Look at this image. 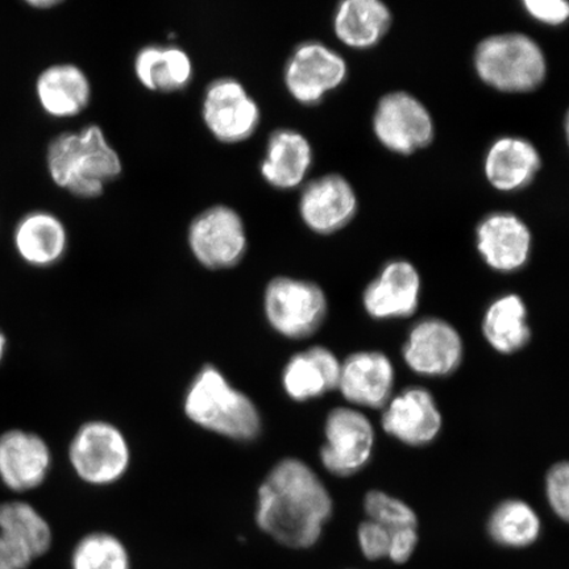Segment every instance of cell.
Instances as JSON below:
<instances>
[{
    "label": "cell",
    "mask_w": 569,
    "mask_h": 569,
    "mask_svg": "<svg viewBox=\"0 0 569 569\" xmlns=\"http://www.w3.org/2000/svg\"><path fill=\"white\" fill-rule=\"evenodd\" d=\"M332 516L329 490L306 462L288 458L273 467L258 493L256 522L290 549H310Z\"/></svg>",
    "instance_id": "cell-1"
},
{
    "label": "cell",
    "mask_w": 569,
    "mask_h": 569,
    "mask_svg": "<svg viewBox=\"0 0 569 569\" xmlns=\"http://www.w3.org/2000/svg\"><path fill=\"white\" fill-rule=\"evenodd\" d=\"M358 536L361 552L368 560L388 558L390 531L383 526L373 521L362 522Z\"/></svg>",
    "instance_id": "cell-33"
},
{
    "label": "cell",
    "mask_w": 569,
    "mask_h": 569,
    "mask_svg": "<svg viewBox=\"0 0 569 569\" xmlns=\"http://www.w3.org/2000/svg\"><path fill=\"white\" fill-rule=\"evenodd\" d=\"M51 465V450L38 433L10 430L0 436V479L16 492L40 487Z\"/></svg>",
    "instance_id": "cell-17"
},
{
    "label": "cell",
    "mask_w": 569,
    "mask_h": 569,
    "mask_svg": "<svg viewBox=\"0 0 569 569\" xmlns=\"http://www.w3.org/2000/svg\"><path fill=\"white\" fill-rule=\"evenodd\" d=\"M365 509L369 521L379 523L389 531L417 529L418 519L415 511L398 498L380 490H372L366 496Z\"/></svg>",
    "instance_id": "cell-30"
},
{
    "label": "cell",
    "mask_w": 569,
    "mask_h": 569,
    "mask_svg": "<svg viewBox=\"0 0 569 569\" xmlns=\"http://www.w3.org/2000/svg\"><path fill=\"white\" fill-rule=\"evenodd\" d=\"M546 493L553 513L567 522L569 517V466L567 461L558 462L547 473Z\"/></svg>",
    "instance_id": "cell-31"
},
{
    "label": "cell",
    "mask_w": 569,
    "mask_h": 569,
    "mask_svg": "<svg viewBox=\"0 0 569 569\" xmlns=\"http://www.w3.org/2000/svg\"><path fill=\"white\" fill-rule=\"evenodd\" d=\"M325 437L320 460L327 471L339 478L360 472L372 458L375 429L359 410H331L326 419Z\"/></svg>",
    "instance_id": "cell-8"
},
{
    "label": "cell",
    "mask_w": 569,
    "mask_h": 569,
    "mask_svg": "<svg viewBox=\"0 0 569 569\" xmlns=\"http://www.w3.org/2000/svg\"><path fill=\"white\" fill-rule=\"evenodd\" d=\"M422 281L415 266L407 260L389 261L362 295L369 317L377 320L408 318L418 309Z\"/></svg>",
    "instance_id": "cell-14"
},
{
    "label": "cell",
    "mask_w": 569,
    "mask_h": 569,
    "mask_svg": "<svg viewBox=\"0 0 569 569\" xmlns=\"http://www.w3.org/2000/svg\"><path fill=\"white\" fill-rule=\"evenodd\" d=\"M327 310L329 303L318 283L280 276L267 284V322L283 338L300 340L311 337L323 325Z\"/></svg>",
    "instance_id": "cell-5"
},
{
    "label": "cell",
    "mask_w": 569,
    "mask_h": 569,
    "mask_svg": "<svg viewBox=\"0 0 569 569\" xmlns=\"http://www.w3.org/2000/svg\"><path fill=\"white\" fill-rule=\"evenodd\" d=\"M134 74L148 90L174 92L190 83L193 62L181 48L148 46L134 59Z\"/></svg>",
    "instance_id": "cell-26"
},
{
    "label": "cell",
    "mask_w": 569,
    "mask_h": 569,
    "mask_svg": "<svg viewBox=\"0 0 569 569\" xmlns=\"http://www.w3.org/2000/svg\"><path fill=\"white\" fill-rule=\"evenodd\" d=\"M387 405L382 415V429L403 445H430L442 431V415L436 398L427 389H405Z\"/></svg>",
    "instance_id": "cell-13"
},
{
    "label": "cell",
    "mask_w": 569,
    "mask_h": 569,
    "mask_svg": "<svg viewBox=\"0 0 569 569\" xmlns=\"http://www.w3.org/2000/svg\"><path fill=\"white\" fill-rule=\"evenodd\" d=\"M47 167L57 187L82 199L102 196L106 184L116 181L123 170L118 152L96 124L53 139Z\"/></svg>",
    "instance_id": "cell-2"
},
{
    "label": "cell",
    "mask_w": 569,
    "mask_h": 569,
    "mask_svg": "<svg viewBox=\"0 0 569 569\" xmlns=\"http://www.w3.org/2000/svg\"><path fill=\"white\" fill-rule=\"evenodd\" d=\"M390 24L391 13L382 0H341L333 19L337 38L353 49L372 48Z\"/></svg>",
    "instance_id": "cell-24"
},
{
    "label": "cell",
    "mask_w": 569,
    "mask_h": 569,
    "mask_svg": "<svg viewBox=\"0 0 569 569\" xmlns=\"http://www.w3.org/2000/svg\"><path fill=\"white\" fill-rule=\"evenodd\" d=\"M358 211L351 183L338 174L312 181L302 191L300 213L312 232L330 234L343 229Z\"/></svg>",
    "instance_id": "cell-16"
},
{
    "label": "cell",
    "mask_w": 569,
    "mask_h": 569,
    "mask_svg": "<svg viewBox=\"0 0 569 569\" xmlns=\"http://www.w3.org/2000/svg\"><path fill=\"white\" fill-rule=\"evenodd\" d=\"M36 559L18 533L0 526V569H26Z\"/></svg>",
    "instance_id": "cell-32"
},
{
    "label": "cell",
    "mask_w": 569,
    "mask_h": 569,
    "mask_svg": "<svg viewBox=\"0 0 569 569\" xmlns=\"http://www.w3.org/2000/svg\"><path fill=\"white\" fill-rule=\"evenodd\" d=\"M341 362L329 348L311 347L290 358L281 381L284 393L296 402H306L338 389Z\"/></svg>",
    "instance_id": "cell-19"
},
{
    "label": "cell",
    "mask_w": 569,
    "mask_h": 569,
    "mask_svg": "<svg viewBox=\"0 0 569 569\" xmlns=\"http://www.w3.org/2000/svg\"><path fill=\"white\" fill-rule=\"evenodd\" d=\"M482 333L490 347L502 355L516 353L529 345V312L522 298L505 295L490 303L482 319Z\"/></svg>",
    "instance_id": "cell-25"
},
{
    "label": "cell",
    "mask_w": 569,
    "mask_h": 569,
    "mask_svg": "<svg viewBox=\"0 0 569 569\" xmlns=\"http://www.w3.org/2000/svg\"><path fill=\"white\" fill-rule=\"evenodd\" d=\"M376 138L391 152L411 154L433 139L429 110L408 92H390L377 106L373 118Z\"/></svg>",
    "instance_id": "cell-9"
},
{
    "label": "cell",
    "mask_w": 569,
    "mask_h": 569,
    "mask_svg": "<svg viewBox=\"0 0 569 569\" xmlns=\"http://www.w3.org/2000/svg\"><path fill=\"white\" fill-rule=\"evenodd\" d=\"M202 116L212 137L226 144L251 138L260 123L258 103L233 78H220L209 84Z\"/></svg>",
    "instance_id": "cell-10"
},
{
    "label": "cell",
    "mask_w": 569,
    "mask_h": 569,
    "mask_svg": "<svg viewBox=\"0 0 569 569\" xmlns=\"http://www.w3.org/2000/svg\"><path fill=\"white\" fill-rule=\"evenodd\" d=\"M41 109L53 118L77 117L89 106L91 87L83 70L73 63H59L42 71L36 82Z\"/></svg>",
    "instance_id": "cell-21"
},
{
    "label": "cell",
    "mask_w": 569,
    "mask_h": 569,
    "mask_svg": "<svg viewBox=\"0 0 569 569\" xmlns=\"http://www.w3.org/2000/svg\"><path fill=\"white\" fill-rule=\"evenodd\" d=\"M73 569H131L127 549L117 537L92 532L76 546L71 557Z\"/></svg>",
    "instance_id": "cell-28"
},
{
    "label": "cell",
    "mask_w": 569,
    "mask_h": 569,
    "mask_svg": "<svg viewBox=\"0 0 569 569\" xmlns=\"http://www.w3.org/2000/svg\"><path fill=\"white\" fill-rule=\"evenodd\" d=\"M3 525L30 545L36 558L51 549V528L31 505L20 501L0 505V526Z\"/></svg>",
    "instance_id": "cell-29"
},
{
    "label": "cell",
    "mask_w": 569,
    "mask_h": 569,
    "mask_svg": "<svg viewBox=\"0 0 569 569\" xmlns=\"http://www.w3.org/2000/svg\"><path fill=\"white\" fill-rule=\"evenodd\" d=\"M28 6L33 7V9L47 10L52 9V7L60 4L63 0H24Z\"/></svg>",
    "instance_id": "cell-36"
},
{
    "label": "cell",
    "mask_w": 569,
    "mask_h": 569,
    "mask_svg": "<svg viewBox=\"0 0 569 569\" xmlns=\"http://www.w3.org/2000/svg\"><path fill=\"white\" fill-rule=\"evenodd\" d=\"M540 519L529 503L505 501L493 510L488 521L490 538L508 549H525L539 538Z\"/></svg>",
    "instance_id": "cell-27"
},
{
    "label": "cell",
    "mask_w": 569,
    "mask_h": 569,
    "mask_svg": "<svg viewBox=\"0 0 569 569\" xmlns=\"http://www.w3.org/2000/svg\"><path fill=\"white\" fill-rule=\"evenodd\" d=\"M312 162L308 139L293 130H279L270 137L266 159L260 172L276 189L290 190L300 187Z\"/></svg>",
    "instance_id": "cell-22"
},
{
    "label": "cell",
    "mask_w": 569,
    "mask_h": 569,
    "mask_svg": "<svg viewBox=\"0 0 569 569\" xmlns=\"http://www.w3.org/2000/svg\"><path fill=\"white\" fill-rule=\"evenodd\" d=\"M347 78V63L320 42H305L296 49L284 68V84L302 104H317Z\"/></svg>",
    "instance_id": "cell-11"
},
{
    "label": "cell",
    "mask_w": 569,
    "mask_h": 569,
    "mask_svg": "<svg viewBox=\"0 0 569 569\" xmlns=\"http://www.w3.org/2000/svg\"><path fill=\"white\" fill-rule=\"evenodd\" d=\"M17 251L27 264L56 266L68 249V231L61 219L48 211H32L21 218L13 233Z\"/></svg>",
    "instance_id": "cell-20"
},
{
    "label": "cell",
    "mask_w": 569,
    "mask_h": 569,
    "mask_svg": "<svg viewBox=\"0 0 569 569\" xmlns=\"http://www.w3.org/2000/svg\"><path fill=\"white\" fill-rule=\"evenodd\" d=\"M183 411L201 429L237 442H252L262 430L256 403L213 366H204L190 382Z\"/></svg>",
    "instance_id": "cell-3"
},
{
    "label": "cell",
    "mask_w": 569,
    "mask_h": 569,
    "mask_svg": "<svg viewBox=\"0 0 569 569\" xmlns=\"http://www.w3.org/2000/svg\"><path fill=\"white\" fill-rule=\"evenodd\" d=\"M412 372L426 377L452 375L460 367L465 345L460 333L443 319L426 318L412 327L402 348Z\"/></svg>",
    "instance_id": "cell-12"
},
{
    "label": "cell",
    "mask_w": 569,
    "mask_h": 569,
    "mask_svg": "<svg viewBox=\"0 0 569 569\" xmlns=\"http://www.w3.org/2000/svg\"><path fill=\"white\" fill-rule=\"evenodd\" d=\"M539 169L540 156L537 148L526 139H498L487 153V180L500 191H516L528 187Z\"/></svg>",
    "instance_id": "cell-23"
},
{
    "label": "cell",
    "mask_w": 569,
    "mask_h": 569,
    "mask_svg": "<svg viewBox=\"0 0 569 569\" xmlns=\"http://www.w3.org/2000/svg\"><path fill=\"white\" fill-rule=\"evenodd\" d=\"M483 83L502 92H529L543 83L547 62L542 49L523 33L490 36L475 53Z\"/></svg>",
    "instance_id": "cell-4"
},
{
    "label": "cell",
    "mask_w": 569,
    "mask_h": 569,
    "mask_svg": "<svg viewBox=\"0 0 569 569\" xmlns=\"http://www.w3.org/2000/svg\"><path fill=\"white\" fill-rule=\"evenodd\" d=\"M393 387L395 367L381 352H356L341 362L338 390L348 402L362 408H383Z\"/></svg>",
    "instance_id": "cell-18"
},
{
    "label": "cell",
    "mask_w": 569,
    "mask_h": 569,
    "mask_svg": "<svg viewBox=\"0 0 569 569\" xmlns=\"http://www.w3.org/2000/svg\"><path fill=\"white\" fill-rule=\"evenodd\" d=\"M69 460L82 481L90 486H110L122 479L130 467V445L116 425L90 421L71 439Z\"/></svg>",
    "instance_id": "cell-6"
},
{
    "label": "cell",
    "mask_w": 569,
    "mask_h": 569,
    "mask_svg": "<svg viewBox=\"0 0 569 569\" xmlns=\"http://www.w3.org/2000/svg\"><path fill=\"white\" fill-rule=\"evenodd\" d=\"M476 243L489 268L513 273L528 264L532 238L529 227L515 213L495 212L479 224Z\"/></svg>",
    "instance_id": "cell-15"
},
{
    "label": "cell",
    "mask_w": 569,
    "mask_h": 569,
    "mask_svg": "<svg viewBox=\"0 0 569 569\" xmlns=\"http://www.w3.org/2000/svg\"><path fill=\"white\" fill-rule=\"evenodd\" d=\"M188 241L199 264L211 270L237 267L248 247L243 219L224 204L199 213L189 227Z\"/></svg>",
    "instance_id": "cell-7"
},
{
    "label": "cell",
    "mask_w": 569,
    "mask_h": 569,
    "mask_svg": "<svg viewBox=\"0 0 569 569\" xmlns=\"http://www.w3.org/2000/svg\"><path fill=\"white\" fill-rule=\"evenodd\" d=\"M529 16L549 26L565 24L569 17L567 0H522Z\"/></svg>",
    "instance_id": "cell-34"
},
{
    "label": "cell",
    "mask_w": 569,
    "mask_h": 569,
    "mask_svg": "<svg viewBox=\"0 0 569 569\" xmlns=\"http://www.w3.org/2000/svg\"><path fill=\"white\" fill-rule=\"evenodd\" d=\"M4 352H6V337L3 336V332L0 331V361H2Z\"/></svg>",
    "instance_id": "cell-37"
},
{
    "label": "cell",
    "mask_w": 569,
    "mask_h": 569,
    "mask_svg": "<svg viewBox=\"0 0 569 569\" xmlns=\"http://www.w3.org/2000/svg\"><path fill=\"white\" fill-rule=\"evenodd\" d=\"M418 543V533L415 528H405L390 531V546L388 558L396 565H403L415 553Z\"/></svg>",
    "instance_id": "cell-35"
}]
</instances>
